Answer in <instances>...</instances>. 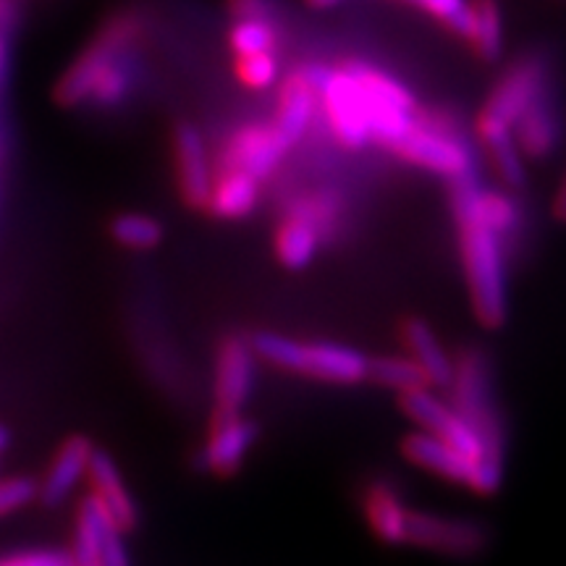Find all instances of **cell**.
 I'll use <instances>...</instances> for the list:
<instances>
[{
    "mask_svg": "<svg viewBox=\"0 0 566 566\" xmlns=\"http://www.w3.org/2000/svg\"><path fill=\"white\" fill-rule=\"evenodd\" d=\"M401 338H405L409 357L428 373L430 386L449 388L451 378H454V357L443 349L433 328L420 317H409L401 323Z\"/></svg>",
    "mask_w": 566,
    "mask_h": 566,
    "instance_id": "20",
    "label": "cell"
},
{
    "mask_svg": "<svg viewBox=\"0 0 566 566\" xmlns=\"http://www.w3.org/2000/svg\"><path fill=\"white\" fill-rule=\"evenodd\" d=\"M258 424L239 415H216L210 438L197 454V464L216 475H233L244 464L247 454L258 441Z\"/></svg>",
    "mask_w": 566,
    "mask_h": 566,
    "instance_id": "13",
    "label": "cell"
},
{
    "mask_svg": "<svg viewBox=\"0 0 566 566\" xmlns=\"http://www.w3.org/2000/svg\"><path fill=\"white\" fill-rule=\"evenodd\" d=\"M229 11L237 21L260 19V21H279V0H229Z\"/></svg>",
    "mask_w": 566,
    "mask_h": 566,
    "instance_id": "33",
    "label": "cell"
},
{
    "mask_svg": "<svg viewBox=\"0 0 566 566\" xmlns=\"http://www.w3.org/2000/svg\"><path fill=\"white\" fill-rule=\"evenodd\" d=\"M363 512L373 535L384 541L386 546H401L407 543L409 509L405 499L386 480H373L363 493Z\"/></svg>",
    "mask_w": 566,
    "mask_h": 566,
    "instance_id": "16",
    "label": "cell"
},
{
    "mask_svg": "<svg viewBox=\"0 0 566 566\" xmlns=\"http://www.w3.org/2000/svg\"><path fill=\"white\" fill-rule=\"evenodd\" d=\"M250 342L258 352V359L281 367V370L310 375V378L338 386H354L367 380L370 357L354 346L334 342H300V338L271 334V331L252 336Z\"/></svg>",
    "mask_w": 566,
    "mask_h": 566,
    "instance_id": "2",
    "label": "cell"
},
{
    "mask_svg": "<svg viewBox=\"0 0 566 566\" xmlns=\"http://www.w3.org/2000/svg\"><path fill=\"white\" fill-rule=\"evenodd\" d=\"M514 142L525 158L543 160L554 155L562 145V116L551 87H546L527 111L522 113L520 122L514 124Z\"/></svg>",
    "mask_w": 566,
    "mask_h": 566,
    "instance_id": "15",
    "label": "cell"
},
{
    "mask_svg": "<svg viewBox=\"0 0 566 566\" xmlns=\"http://www.w3.org/2000/svg\"><path fill=\"white\" fill-rule=\"evenodd\" d=\"M342 210H344L342 197H338L336 192H331V189H323V192H313V195L300 197V200L292 205V210H289V212H294V216H300V218H304V221L313 223L315 229L321 231V237L325 242L331 229L336 226L338 216H342Z\"/></svg>",
    "mask_w": 566,
    "mask_h": 566,
    "instance_id": "28",
    "label": "cell"
},
{
    "mask_svg": "<svg viewBox=\"0 0 566 566\" xmlns=\"http://www.w3.org/2000/svg\"><path fill=\"white\" fill-rule=\"evenodd\" d=\"M145 32V21L137 11H122L118 17H113L108 24H103V30L97 32V38L84 48V53L71 63L63 80L55 87V97L66 108H76V105L87 103L92 87L101 80V74L111 66L118 55L132 51L137 45V40Z\"/></svg>",
    "mask_w": 566,
    "mask_h": 566,
    "instance_id": "5",
    "label": "cell"
},
{
    "mask_svg": "<svg viewBox=\"0 0 566 566\" xmlns=\"http://www.w3.org/2000/svg\"><path fill=\"white\" fill-rule=\"evenodd\" d=\"M92 443L90 438L74 436L61 446L59 454H55L51 470H48L45 480L40 485V499L42 504L59 506L66 495L82 483V478L87 475L90 457H92Z\"/></svg>",
    "mask_w": 566,
    "mask_h": 566,
    "instance_id": "19",
    "label": "cell"
},
{
    "mask_svg": "<svg viewBox=\"0 0 566 566\" xmlns=\"http://www.w3.org/2000/svg\"><path fill=\"white\" fill-rule=\"evenodd\" d=\"M40 499V483L32 478H6L0 480V516H9L30 506Z\"/></svg>",
    "mask_w": 566,
    "mask_h": 566,
    "instance_id": "32",
    "label": "cell"
},
{
    "mask_svg": "<svg viewBox=\"0 0 566 566\" xmlns=\"http://www.w3.org/2000/svg\"><path fill=\"white\" fill-rule=\"evenodd\" d=\"M174 153H176V179H179L184 202L192 205V208L205 210L212 181H216V174H212L208 142H205L202 132L192 124L176 126Z\"/></svg>",
    "mask_w": 566,
    "mask_h": 566,
    "instance_id": "14",
    "label": "cell"
},
{
    "mask_svg": "<svg viewBox=\"0 0 566 566\" xmlns=\"http://www.w3.org/2000/svg\"><path fill=\"white\" fill-rule=\"evenodd\" d=\"M478 59L495 63L504 53V27H501V11L495 0H475L472 3V27L467 34Z\"/></svg>",
    "mask_w": 566,
    "mask_h": 566,
    "instance_id": "24",
    "label": "cell"
},
{
    "mask_svg": "<svg viewBox=\"0 0 566 566\" xmlns=\"http://www.w3.org/2000/svg\"><path fill=\"white\" fill-rule=\"evenodd\" d=\"M407 543L422 551H433L441 556L472 558L480 556L488 546V530L478 520L464 516L412 512L409 509Z\"/></svg>",
    "mask_w": 566,
    "mask_h": 566,
    "instance_id": "9",
    "label": "cell"
},
{
    "mask_svg": "<svg viewBox=\"0 0 566 566\" xmlns=\"http://www.w3.org/2000/svg\"><path fill=\"white\" fill-rule=\"evenodd\" d=\"M401 451L412 464L433 472L438 478L451 480V483L467 485L480 495L495 493L501 488V480H504V462L501 459H470L457 446L428 433V430L409 433L401 443Z\"/></svg>",
    "mask_w": 566,
    "mask_h": 566,
    "instance_id": "7",
    "label": "cell"
},
{
    "mask_svg": "<svg viewBox=\"0 0 566 566\" xmlns=\"http://www.w3.org/2000/svg\"><path fill=\"white\" fill-rule=\"evenodd\" d=\"M258 352L247 338L231 336L218 349L216 415H239L254 394Z\"/></svg>",
    "mask_w": 566,
    "mask_h": 566,
    "instance_id": "11",
    "label": "cell"
},
{
    "mask_svg": "<svg viewBox=\"0 0 566 566\" xmlns=\"http://www.w3.org/2000/svg\"><path fill=\"white\" fill-rule=\"evenodd\" d=\"M399 405L407 417H412L420 424V430H428V433L443 438V441L457 446L470 459H499L485 449L483 438L472 428V422L451 401L438 399L428 388H415V391L399 394Z\"/></svg>",
    "mask_w": 566,
    "mask_h": 566,
    "instance_id": "8",
    "label": "cell"
},
{
    "mask_svg": "<svg viewBox=\"0 0 566 566\" xmlns=\"http://www.w3.org/2000/svg\"><path fill=\"white\" fill-rule=\"evenodd\" d=\"M480 187L483 184L478 174L451 181V210H454L467 286H470V300L478 321L488 328H501L509 313L506 250L504 237L480 212Z\"/></svg>",
    "mask_w": 566,
    "mask_h": 566,
    "instance_id": "1",
    "label": "cell"
},
{
    "mask_svg": "<svg viewBox=\"0 0 566 566\" xmlns=\"http://www.w3.org/2000/svg\"><path fill=\"white\" fill-rule=\"evenodd\" d=\"M0 566H74V556L63 551H27L0 558Z\"/></svg>",
    "mask_w": 566,
    "mask_h": 566,
    "instance_id": "34",
    "label": "cell"
},
{
    "mask_svg": "<svg viewBox=\"0 0 566 566\" xmlns=\"http://www.w3.org/2000/svg\"><path fill=\"white\" fill-rule=\"evenodd\" d=\"M113 239L129 250H155L163 242V226L142 212H124L111 226Z\"/></svg>",
    "mask_w": 566,
    "mask_h": 566,
    "instance_id": "27",
    "label": "cell"
},
{
    "mask_svg": "<svg viewBox=\"0 0 566 566\" xmlns=\"http://www.w3.org/2000/svg\"><path fill=\"white\" fill-rule=\"evenodd\" d=\"M90 509L92 522L97 530V551H101V566H129V551L124 546V527L108 514L95 495L82 501Z\"/></svg>",
    "mask_w": 566,
    "mask_h": 566,
    "instance_id": "26",
    "label": "cell"
},
{
    "mask_svg": "<svg viewBox=\"0 0 566 566\" xmlns=\"http://www.w3.org/2000/svg\"><path fill=\"white\" fill-rule=\"evenodd\" d=\"M546 87L548 66L541 55H525L504 71L478 118V134L483 139L485 153L495 150V147L516 145L514 124Z\"/></svg>",
    "mask_w": 566,
    "mask_h": 566,
    "instance_id": "4",
    "label": "cell"
},
{
    "mask_svg": "<svg viewBox=\"0 0 566 566\" xmlns=\"http://www.w3.org/2000/svg\"><path fill=\"white\" fill-rule=\"evenodd\" d=\"M367 380H375L378 386L391 388V391L407 394L415 388H428V373L415 363L412 357H378L367 365Z\"/></svg>",
    "mask_w": 566,
    "mask_h": 566,
    "instance_id": "25",
    "label": "cell"
},
{
    "mask_svg": "<svg viewBox=\"0 0 566 566\" xmlns=\"http://www.w3.org/2000/svg\"><path fill=\"white\" fill-rule=\"evenodd\" d=\"M292 150L273 124H252L239 129L223 147L221 168L254 176L258 181L271 179L286 153Z\"/></svg>",
    "mask_w": 566,
    "mask_h": 566,
    "instance_id": "12",
    "label": "cell"
},
{
    "mask_svg": "<svg viewBox=\"0 0 566 566\" xmlns=\"http://www.w3.org/2000/svg\"><path fill=\"white\" fill-rule=\"evenodd\" d=\"M321 111L328 118L331 132L349 150H363L373 142V126L367 116L365 95L344 66L331 69L328 82L321 92Z\"/></svg>",
    "mask_w": 566,
    "mask_h": 566,
    "instance_id": "10",
    "label": "cell"
},
{
    "mask_svg": "<svg viewBox=\"0 0 566 566\" xmlns=\"http://www.w3.org/2000/svg\"><path fill=\"white\" fill-rule=\"evenodd\" d=\"M415 6H420L430 17L441 19L457 38L467 40V34H470L472 6H467V0H415Z\"/></svg>",
    "mask_w": 566,
    "mask_h": 566,
    "instance_id": "31",
    "label": "cell"
},
{
    "mask_svg": "<svg viewBox=\"0 0 566 566\" xmlns=\"http://www.w3.org/2000/svg\"><path fill=\"white\" fill-rule=\"evenodd\" d=\"M281 63L275 51L268 53H252V55H237V76L247 87L252 90H268L279 82Z\"/></svg>",
    "mask_w": 566,
    "mask_h": 566,
    "instance_id": "30",
    "label": "cell"
},
{
    "mask_svg": "<svg viewBox=\"0 0 566 566\" xmlns=\"http://www.w3.org/2000/svg\"><path fill=\"white\" fill-rule=\"evenodd\" d=\"M391 153L412 166L441 174L449 181L478 174V158L470 142L462 137L451 118L438 111L417 108L412 126L396 139Z\"/></svg>",
    "mask_w": 566,
    "mask_h": 566,
    "instance_id": "3",
    "label": "cell"
},
{
    "mask_svg": "<svg viewBox=\"0 0 566 566\" xmlns=\"http://www.w3.org/2000/svg\"><path fill=\"white\" fill-rule=\"evenodd\" d=\"M556 216L562 218V221H566V181H564L562 192H558V197H556Z\"/></svg>",
    "mask_w": 566,
    "mask_h": 566,
    "instance_id": "36",
    "label": "cell"
},
{
    "mask_svg": "<svg viewBox=\"0 0 566 566\" xmlns=\"http://www.w3.org/2000/svg\"><path fill=\"white\" fill-rule=\"evenodd\" d=\"M407 3H415V0H407Z\"/></svg>",
    "mask_w": 566,
    "mask_h": 566,
    "instance_id": "39",
    "label": "cell"
},
{
    "mask_svg": "<svg viewBox=\"0 0 566 566\" xmlns=\"http://www.w3.org/2000/svg\"><path fill=\"white\" fill-rule=\"evenodd\" d=\"M451 405L462 412L472 428L483 438L485 449L493 457L504 459V420L495 405L493 373L485 354L470 349L454 359V378H451Z\"/></svg>",
    "mask_w": 566,
    "mask_h": 566,
    "instance_id": "6",
    "label": "cell"
},
{
    "mask_svg": "<svg viewBox=\"0 0 566 566\" xmlns=\"http://www.w3.org/2000/svg\"><path fill=\"white\" fill-rule=\"evenodd\" d=\"M87 475L92 483V495L108 509V514L124 527V533H129V530L137 527L139 509L134 504L132 493L126 491L122 472H118V467L111 459V454H105V451H97V449L92 451Z\"/></svg>",
    "mask_w": 566,
    "mask_h": 566,
    "instance_id": "18",
    "label": "cell"
},
{
    "mask_svg": "<svg viewBox=\"0 0 566 566\" xmlns=\"http://www.w3.org/2000/svg\"><path fill=\"white\" fill-rule=\"evenodd\" d=\"M231 51L237 55H252V53H268L279 48V30L273 21L247 19L237 21L229 34Z\"/></svg>",
    "mask_w": 566,
    "mask_h": 566,
    "instance_id": "29",
    "label": "cell"
},
{
    "mask_svg": "<svg viewBox=\"0 0 566 566\" xmlns=\"http://www.w3.org/2000/svg\"><path fill=\"white\" fill-rule=\"evenodd\" d=\"M9 441H11V438H9V430L0 428V454H3V451L9 449Z\"/></svg>",
    "mask_w": 566,
    "mask_h": 566,
    "instance_id": "38",
    "label": "cell"
},
{
    "mask_svg": "<svg viewBox=\"0 0 566 566\" xmlns=\"http://www.w3.org/2000/svg\"><path fill=\"white\" fill-rule=\"evenodd\" d=\"M323 237L313 223L289 212L275 231V258L289 271H304L321 252Z\"/></svg>",
    "mask_w": 566,
    "mask_h": 566,
    "instance_id": "22",
    "label": "cell"
},
{
    "mask_svg": "<svg viewBox=\"0 0 566 566\" xmlns=\"http://www.w3.org/2000/svg\"><path fill=\"white\" fill-rule=\"evenodd\" d=\"M137 53H134L132 48V51L118 55V59L103 71L101 80L95 82V87L90 92L87 103L97 105V108H116V105H122L126 97L132 95L134 87H137Z\"/></svg>",
    "mask_w": 566,
    "mask_h": 566,
    "instance_id": "23",
    "label": "cell"
},
{
    "mask_svg": "<svg viewBox=\"0 0 566 566\" xmlns=\"http://www.w3.org/2000/svg\"><path fill=\"white\" fill-rule=\"evenodd\" d=\"M9 71H11L9 32H0V92H3L6 82H9Z\"/></svg>",
    "mask_w": 566,
    "mask_h": 566,
    "instance_id": "35",
    "label": "cell"
},
{
    "mask_svg": "<svg viewBox=\"0 0 566 566\" xmlns=\"http://www.w3.org/2000/svg\"><path fill=\"white\" fill-rule=\"evenodd\" d=\"M260 184L263 181H258L250 174L221 168V176H216V181H212L205 210L212 212L216 218H221V221H239V218H247L250 212H254L260 202Z\"/></svg>",
    "mask_w": 566,
    "mask_h": 566,
    "instance_id": "21",
    "label": "cell"
},
{
    "mask_svg": "<svg viewBox=\"0 0 566 566\" xmlns=\"http://www.w3.org/2000/svg\"><path fill=\"white\" fill-rule=\"evenodd\" d=\"M307 3L313 6V9L325 11V9H336V6L344 3V0H307Z\"/></svg>",
    "mask_w": 566,
    "mask_h": 566,
    "instance_id": "37",
    "label": "cell"
},
{
    "mask_svg": "<svg viewBox=\"0 0 566 566\" xmlns=\"http://www.w3.org/2000/svg\"><path fill=\"white\" fill-rule=\"evenodd\" d=\"M317 111H321V95L307 82L304 71H294L281 87L279 97V113H275L273 126L289 145H296L304 134L313 126Z\"/></svg>",
    "mask_w": 566,
    "mask_h": 566,
    "instance_id": "17",
    "label": "cell"
}]
</instances>
